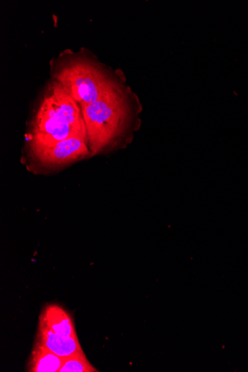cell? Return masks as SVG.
<instances>
[{
	"label": "cell",
	"instance_id": "6da1fadb",
	"mask_svg": "<svg viewBox=\"0 0 248 372\" xmlns=\"http://www.w3.org/2000/svg\"><path fill=\"white\" fill-rule=\"evenodd\" d=\"M72 138L88 139L80 105L60 83L48 86L33 121L32 149Z\"/></svg>",
	"mask_w": 248,
	"mask_h": 372
},
{
	"label": "cell",
	"instance_id": "7a4b0ae2",
	"mask_svg": "<svg viewBox=\"0 0 248 372\" xmlns=\"http://www.w3.org/2000/svg\"><path fill=\"white\" fill-rule=\"evenodd\" d=\"M123 92L117 83L97 102L81 106L92 155L102 151L126 128L130 109Z\"/></svg>",
	"mask_w": 248,
	"mask_h": 372
},
{
	"label": "cell",
	"instance_id": "3957f363",
	"mask_svg": "<svg viewBox=\"0 0 248 372\" xmlns=\"http://www.w3.org/2000/svg\"><path fill=\"white\" fill-rule=\"evenodd\" d=\"M55 78L80 106L97 102L118 83L100 64L82 56L62 61Z\"/></svg>",
	"mask_w": 248,
	"mask_h": 372
},
{
	"label": "cell",
	"instance_id": "277c9868",
	"mask_svg": "<svg viewBox=\"0 0 248 372\" xmlns=\"http://www.w3.org/2000/svg\"><path fill=\"white\" fill-rule=\"evenodd\" d=\"M88 144V139L72 138L46 146L32 148V151L43 165L60 166L88 156L90 152Z\"/></svg>",
	"mask_w": 248,
	"mask_h": 372
},
{
	"label": "cell",
	"instance_id": "5b68a950",
	"mask_svg": "<svg viewBox=\"0 0 248 372\" xmlns=\"http://www.w3.org/2000/svg\"><path fill=\"white\" fill-rule=\"evenodd\" d=\"M35 341L63 359L83 352L78 338L61 336L41 326L39 327Z\"/></svg>",
	"mask_w": 248,
	"mask_h": 372
},
{
	"label": "cell",
	"instance_id": "8992f818",
	"mask_svg": "<svg viewBox=\"0 0 248 372\" xmlns=\"http://www.w3.org/2000/svg\"><path fill=\"white\" fill-rule=\"evenodd\" d=\"M39 326L61 336L78 338L76 326L70 315L59 305H46L40 316Z\"/></svg>",
	"mask_w": 248,
	"mask_h": 372
},
{
	"label": "cell",
	"instance_id": "52a82bcc",
	"mask_svg": "<svg viewBox=\"0 0 248 372\" xmlns=\"http://www.w3.org/2000/svg\"><path fill=\"white\" fill-rule=\"evenodd\" d=\"M64 359L48 350L43 345L35 341L27 371L29 372H59Z\"/></svg>",
	"mask_w": 248,
	"mask_h": 372
},
{
	"label": "cell",
	"instance_id": "ba28073f",
	"mask_svg": "<svg viewBox=\"0 0 248 372\" xmlns=\"http://www.w3.org/2000/svg\"><path fill=\"white\" fill-rule=\"evenodd\" d=\"M83 352L64 358L59 372H97Z\"/></svg>",
	"mask_w": 248,
	"mask_h": 372
}]
</instances>
